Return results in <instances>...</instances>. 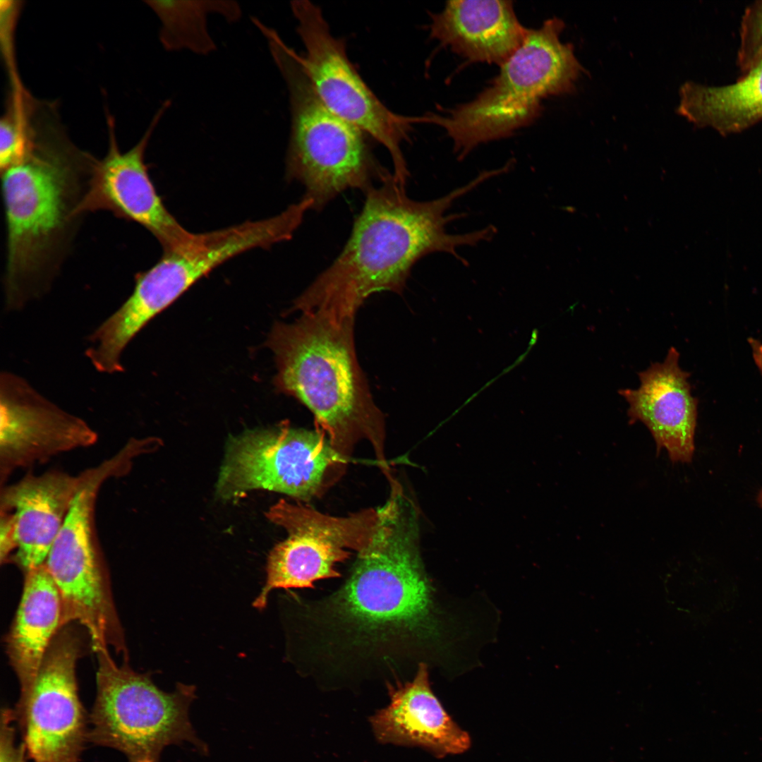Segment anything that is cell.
I'll return each mask as SVG.
<instances>
[{"instance_id":"obj_1","label":"cell","mask_w":762,"mask_h":762,"mask_svg":"<svg viewBox=\"0 0 762 762\" xmlns=\"http://www.w3.org/2000/svg\"><path fill=\"white\" fill-rule=\"evenodd\" d=\"M377 510L372 538L343 585L306 605L310 672L394 674L432 628L414 503L395 485Z\"/></svg>"},{"instance_id":"obj_2","label":"cell","mask_w":762,"mask_h":762,"mask_svg":"<svg viewBox=\"0 0 762 762\" xmlns=\"http://www.w3.org/2000/svg\"><path fill=\"white\" fill-rule=\"evenodd\" d=\"M485 181L480 174L442 197L418 201L388 173L365 192L363 206L342 250L295 300L291 310L323 308L355 315L373 294H401L413 267L425 255L443 252L465 264L456 249L490 241L496 228L449 234L447 224L464 214L446 212Z\"/></svg>"},{"instance_id":"obj_3","label":"cell","mask_w":762,"mask_h":762,"mask_svg":"<svg viewBox=\"0 0 762 762\" xmlns=\"http://www.w3.org/2000/svg\"><path fill=\"white\" fill-rule=\"evenodd\" d=\"M95 159L61 131L39 125L25 156L1 171L7 310L23 308L50 286L73 240Z\"/></svg>"},{"instance_id":"obj_4","label":"cell","mask_w":762,"mask_h":762,"mask_svg":"<svg viewBox=\"0 0 762 762\" xmlns=\"http://www.w3.org/2000/svg\"><path fill=\"white\" fill-rule=\"evenodd\" d=\"M354 318L329 309L302 312L292 323L277 322L266 344L275 358L277 389L313 413L315 427L344 457L368 440L385 472V417L357 360Z\"/></svg>"},{"instance_id":"obj_5","label":"cell","mask_w":762,"mask_h":762,"mask_svg":"<svg viewBox=\"0 0 762 762\" xmlns=\"http://www.w3.org/2000/svg\"><path fill=\"white\" fill-rule=\"evenodd\" d=\"M564 27L562 20L552 18L539 28L528 29L499 74L473 100L446 116H426V123L446 131L459 158L482 143L508 137L530 124L540 115L543 99L574 90L584 69L573 46L560 40Z\"/></svg>"},{"instance_id":"obj_6","label":"cell","mask_w":762,"mask_h":762,"mask_svg":"<svg viewBox=\"0 0 762 762\" xmlns=\"http://www.w3.org/2000/svg\"><path fill=\"white\" fill-rule=\"evenodd\" d=\"M289 92L291 128L286 176L305 187L313 209L322 210L350 188L364 193L389 172L377 164L364 133L322 102L297 58L277 32L266 37Z\"/></svg>"},{"instance_id":"obj_7","label":"cell","mask_w":762,"mask_h":762,"mask_svg":"<svg viewBox=\"0 0 762 762\" xmlns=\"http://www.w3.org/2000/svg\"><path fill=\"white\" fill-rule=\"evenodd\" d=\"M96 696L89 714L87 742L122 753L127 762H160L169 745L192 743L202 754L207 745L188 717L195 687L178 683L167 693L147 674L119 666L109 650L96 653Z\"/></svg>"},{"instance_id":"obj_8","label":"cell","mask_w":762,"mask_h":762,"mask_svg":"<svg viewBox=\"0 0 762 762\" xmlns=\"http://www.w3.org/2000/svg\"><path fill=\"white\" fill-rule=\"evenodd\" d=\"M348 461L316 427L310 430L282 422L248 430L228 440L217 493L236 500L263 489L308 502L338 481Z\"/></svg>"},{"instance_id":"obj_9","label":"cell","mask_w":762,"mask_h":762,"mask_svg":"<svg viewBox=\"0 0 762 762\" xmlns=\"http://www.w3.org/2000/svg\"><path fill=\"white\" fill-rule=\"evenodd\" d=\"M305 53L297 58L322 102L337 116L381 143L390 154L393 176L406 186L409 172L401 150L412 125L376 97L349 61L344 40L334 37L320 7L308 0L291 2Z\"/></svg>"},{"instance_id":"obj_10","label":"cell","mask_w":762,"mask_h":762,"mask_svg":"<svg viewBox=\"0 0 762 762\" xmlns=\"http://www.w3.org/2000/svg\"><path fill=\"white\" fill-rule=\"evenodd\" d=\"M266 516L288 535L269 554L266 583L253 602L260 610L266 607L273 589L313 588L317 581L339 577L337 564L368 544L378 519L377 509L335 516L284 500Z\"/></svg>"},{"instance_id":"obj_11","label":"cell","mask_w":762,"mask_h":762,"mask_svg":"<svg viewBox=\"0 0 762 762\" xmlns=\"http://www.w3.org/2000/svg\"><path fill=\"white\" fill-rule=\"evenodd\" d=\"M83 643L65 626L53 639L35 679L13 709L14 721L33 762H80L87 742L89 715L75 676Z\"/></svg>"},{"instance_id":"obj_12","label":"cell","mask_w":762,"mask_h":762,"mask_svg":"<svg viewBox=\"0 0 762 762\" xmlns=\"http://www.w3.org/2000/svg\"><path fill=\"white\" fill-rule=\"evenodd\" d=\"M171 104L164 101L138 143L126 152L118 146L114 125L108 117L109 147L100 160L95 159L78 213L107 210L137 223L159 242L163 251L188 241L193 233L184 229L168 211L150 178L145 163L149 140Z\"/></svg>"},{"instance_id":"obj_13","label":"cell","mask_w":762,"mask_h":762,"mask_svg":"<svg viewBox=\"0 0 762 762\" xmlns=\"http://www.w3.org/2000/svg\"><path fill=\"white\" fill-rule=\"evenodd\" d=\"M0 468L13 470L94 445L97 433L83 419L62 410L23 378L0 377Z\"/></svg>"},{"instance_id":"obj_14","label":"cell","mask_w":762,"mask_h":762,"mask_svg":"<svg viewBox=\"0 0 762 762\" xmlns=\"http://www.w3.org/2000/svg\"><path fill=\"white\" fill-rule=\"evenodd\" d=\"M679 359L678 351L670 347L663 362L638 374L637 389L619 393L629 404L630 421L643 423L671 461L684 463L694 452L698 401L691 394L689 373L681 368Z\"/></svg>"},{"instance_id":"obj_15","label":"cell","mask_w":762,"mask_h":762,"mask_svg":"<svg viewBox=\"0 0 762 762\" xmlns=\"http://www.w3.org/2000/svg\"><path fill=\"white\" fill-rule=\"evenodd\" d=\"M60 471L29 474L1 492V512L11 520L15 560L25 574L44 564L82 481Z\"/></svg>"},{"instance_id":"obj_16","label":"cell","mask_w":762,"mask_h":762,"mask_svg":"<svg viewBox=\"0 0 762 762\" xmlns=\"http://www.w3.org/2000/svg\"><path fill=\"white\" fill-rule=\"evenodd\" d=\"M388 690L389 703L370 718L380 742L421 747L440 758L469 749V734L452 720L433 692L425 663L418 664L411 681L388 685Z\"/></svg>"},{"instance_id":"obj_17","label":"cell","mask_w":762,"mask_h":762,"mask_svg":"<svg viewBox=\"0 0 762 762\" xmlns=\"http://www.w3.org/2000/svg\"><path fill=\"white\" fill-rule=\"evenodd\" d=\"M430 37L470 61L502 65L522 44L528 30L519 23L512 1L446 2L431 16Z\"/></svg>"},{"instance_id":"obj_18","label":"cell","mask_w":762,"mask_h":762,"mask_svg":"<svg viewBox=\"0 0 762 762\" xmlns=\"http://www.w3.org/2000/svg\"><path fill=\"white\" fill-rule=\"evenodd\" d=\"M25 574L21 599L6 640L20 691L32 684L53 639L62 628L60 595L44 564Z\"/></svg>"},{"instance_id":"obj_19","label":"cell","mask_w":762,"mask_h":762,"mask_svg":"<svg viewBox=\"0 0 762 762\" xmlns=\"http://www.w3.org/2000/svg\"><path fill=\"white\" fill-rule=\"evenodd\" d=\"M679 96L677 112L696 126L722 135L741 132L762 120V60L729 85L687 82Z\"/></svg>"},{"instance_id":"obj_20","label":"cell","mask_w":762,"mask_h":762,"mask_svg":"<svg viewBox=\"0 0 762 762\" xmlns=\"http://www.w3.org/2000/svg\"><path fill=\"white\" fill-rule=\"evenodd\" d=\"M161 22L159 39L169 52L188 51L207 56L217 50L209 30V16L227 23L239 20L240 5L234 1H150L146 2Z\"/></svg>"},{"instance_id":"obj_21","label":"cell","mask_w":762,"mask_h":762,"mask_svg":"<svg viewBox=\"0 0 762 762\" xmlns=\"http://www.w3.org/2000/svg\"><path fill=\"white\" fill-rule=\"evenodd\" d=\"M18 97L16 96L12 108L0 123L1 171L19 162L31 145V123Z\"/></svg>"},{"instance_id":"obj_22","label":"cell","mask_w":762,"mask_h":762,"mask_svg":"<svg viewBox=\"0 0 762 762\" xmlns=\"http://www.w3.org/2000/svg\"><path fill=\"white\" fill-rule=\"evenodd\" d=\"M738 59L747 71L762 60V1L751 6L743 17Z\"/></svg>"},{"instance_id":"obj_23","label":"cell","mask_w":762,"mask_h":762,"mask_svg":"<svg viewBox=\"0 0 762 762\" xmlns=\"http://www.w3.org/2000/svg\"><path fill=\"white\" fill-rule=\"evenodd\" d=\"M13 709L3 707L0 717V762H27L28 755L25 744L16 742Z\"/></svg>"},{"instance_id":"obj_24","label":"cell","mask_w":762,"mask_h":762,"mask_svg":"<svg viewBox=\"0 0 762 762\" xmlns=\"http://www.w3.org/2000/svg\"><path fill=\"white\" fill-rule=\"evenodd\" d=\"M16 549L13 528L10 516L1 512L0 522V559L6 561L10 552Z\"/></svg>"},{"instance_id":"obj_25","label":"cell","mask_w":762,"mask_h":762,"mask_svg":"<svg viewBox=\"0 0 762 762\" xmlns=\"http://www.w3.org/2000/svg\"><path fill=\"white\" fill-rule=\"evenodd\" d=\"M748 343L751 348L753 360L762 375V341L750 337L748 339Z\"/></svg>"}]
</instances>
